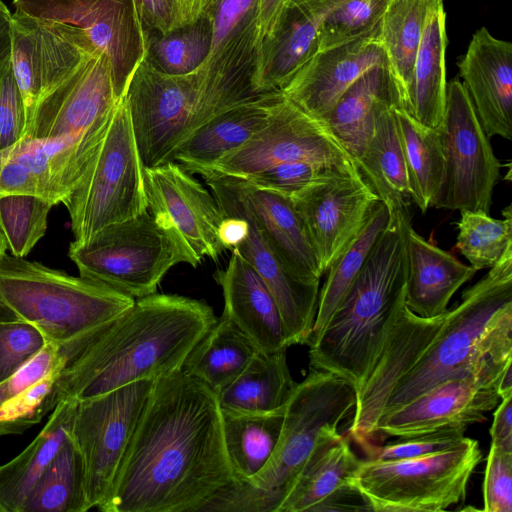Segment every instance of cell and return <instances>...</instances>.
<instances>
[{
    "mask_svg": "<svg viewBox=\"0 0 512 512\" xmlns=\"http://www.w3.org/2000/svg\"><path fill=\"white\" fill-rule=\"evenodd\" d=\"M217 395L183 369L154 382L104 512H196L234 480Z\"/></svg>",
    "mask_w": 512,
    "mask_h": 512,
    "instance_id": "1",
    "label": "cell"
},
{
    "mask_svg": "<svg viewBox=\"0 0 512 512\" xmlns=\"http://www.w3.org/2000/svg\"><path fill=\"white\" fill-rule=\"evenodd\" d=\"M216 322L201 300L157 293L135 299L117 317L58 346L62 401L94 398L181 369Z\"/></svg>",
    "mask_w": 512,
    "mask_h": 512,
    "instance_id": "2",
    "label": "cell"
},
{
    "mask_svg": "<svg viewBox=\"0 0 512 512\" xmlns=\"http://www.w3.org/2000/svg\"><path fill=\"white\" fill-rule=\"evenodd\" d=\"M409 209L389 213L386 228L328 325L309 341L310 368L361 387L405 306Z\"/></svg>",
    "mask_w": 512,
    "mask_h": 512,
    "instance_id": "3",
    "label": "cell"
},
{
    "mask_svg": "<svg viewBox=\"0 0 512 512\" xmlns=\"http://www.w3.org/2000/svg\"><path fill=\"white\" fill-rule=\"evenodd\" d=\"M511 359L512 247L448 309L431 345L389 393L379 420L450 377Z\"/></svg>",
    "mask_w": 512,
    "mask_h": 512,
    "instance_id": "4",
    "label": "cell"
},
{
    "mask_svg": "<svg viewBox=\"0 0 512 512\" xmlns=\"http://www.w3.org/2000/svg\"><path fill=\"white\" fill-rule=\"evenodd\" d=\"M0 300L57 346L117 317L135 299L104 284L6 252Z\"/></svg>",
    "mask_w": 512,
    "mask_h": 512,
    "instance_id": "5",
    "label": "cell"
},
{
    "mask_svg": "<svg viewBox=\"0 0 512 512\" xmlns=\"http://www.w3.org/2000/svg\"><path fill=\"white\" fill-rule=\"evenodd\" d=\"M68 256L80 276L134 299L152 295L175 265L201 260L176 228L149 210L98 232L85 243L71 242Z\"/></svg>",
    "mask_w": 512,
    "mask_h": 512,
    "instance_id": "6",
    "label": "cell"
},
{
    "mask_svg": "<svg viewBox=\"0 0 512 512\" xmlns=\"http://www.w3.org/2000/svg\"><path fill=\"white\" fill-rule=\"evenodd\" d=\"M143 170L123 97L84 173L62 202L75 242L85 243L106 227L148 210Z\"/></svg>",
    "mask_w": 512,
    "mask_h": 512,
    "instance_id": "7",
    "label": "cell"
},
{
    "mask_svg": "<svg viewBox=\"0 0 512 512\" xmlns=\"http://www.w3.org/2000/svg\"><path fill=\"white\" fill-rule=\"evenodd\" d=\"M481 460L478 441L464 436L455 446L425 456L360 459L350 482L368 511H444L465 499Z\"/></svg>",
    "mask_w": 512,
    "mask_h": 512,
    "instance_id": "8",
    "label": "cell"
},
{
    "mask_svg": "<svg viewBox=\"0 0 512 512\" xmlns=\"http://www.w3.org/2000/svg\"><path fill=\"white\" fill-rule=\"evenodd\" d=\"M355 404L356 389L349 381L310 368L286 404L281 432L270 460L249 481L284 499L319 440L328 432L338 430Z\"/></svg>",
    "mask_w": 512,
    "mask_h": 512,
    "instance_id": "9",
    "label": "cell"
},
{
    "mask_svg": "<svg viewBox=\"0 0 512 512\" xmlns=\"http://www.w3.org/2000/svg\"><path fill=\"white\" fill-rule=\"evenodd\" d=\"M124 98L144 167L166 162L182 141L214 117L201 97L195 71L167 74L145 57Z\"/></svg>",
    "mask_w": 512,
    "mask_h": 512,
    "instance_id": "10",
    "label": "cell"
},
{
    "mask_svg": "<svg viewBox=\"0 0 512 512\" xmlns=\"http://www.w3.org/2000/svg\"><path fill=\"white\" fill-rule=\"evenodd\" d=\"M437 131L444 174L431 207L489 214L501 165L458 79L447 83L444 117Z\"/></svg>",
    "mask_w": 512,
    "mask_h": 512,
    "instance_id": "11",
    "label": "cell"
},
{
    "mask_svg": "<svg viewBox=\"0 0 512 512\" xmlns=\"http://www.w3.org/2000/svg\"><path fill=\"white\" fill-rule=\"evenodd\" d=\"M154 382L137 381L76 400L71 437L82 455L89 509L99 510L107 500Z\"/></svg>",
    "mask_w": 512,
    "mask_h": 512,
    "instance_id": "12",
    "label": "cell"
},
{
    "mask_svg": "<svg viewBox=\"0 0 512 512\" xmlns=\"http://www.w3.org/2000/svg\"><path fill=\"white\" fill-rule=\"evenodd\" d=\"M212 23L208 54L195 70L201 97L214 114L259 95L252 78L261 33L258 0H206Z\"/></svg>",
    "mask_w": 512,
    "mask_h": 512,
    "instance_id": "13",
    "label": "cell"
},
{
    "mask_svg": "<svg viewBox=\"0 0 512 512\" xmlns=\"http://www.w3.org/2000/svg\"><path fill=\"white\" fill-rule=\"evenodd\" d=\"M293 161L358 168L322 121L301 110L280 92L265 126L245 144L203 171L245 178L273 165Z\"/></svg>",
    "mask_w": 512,
    "mask_h": 512,
    "instance_id": "14",
    "label": "cell"
},
{
    "mask_svg": "<svg viewBox=\"0 0 512 512\" xmlns=\"http://www.w3.org/2000/svg\"><path fill=\"white\" fill-rule=\"evenodd\" d=\"M512 359L468 369L446 379L378 421L374 446L389 438H410L486 420L501 400L499 385ZM370 449V448H369Z\"/></svg>",
    "mask_w": 512,
    "mask_h": 512,
    "instance_id": "15",
    "label": "cell"
},
{
    "mask_svg": "<svg viewBox=\"0 0 512 512\" xmlns=\"http://www.w3.org/2000/svg\"><path fill=\"white\" fill-rule=\"evenodd\" d=\"M16 11L70 27L110 62L119 99L146 55V35L133 0H14Z\"/></svg>",
    "mask_w": 512,
    "mask_h": 512,
    "instance_id": "16",
    "label": "cell"
},
{
    "mask_svg": "<svg viewBox=\"0 0 512 512\" xmlns=\"http://www.w3.org/2000/svg\"><path fill=\"white\" fill-rule=\"evenodd\" d=\"M324 274L380 201L358 168L324 169L290 196Z\"/></svg>",
    "mask_w": 512,
    "mask_h": 512,
    "instance_id": "17",
    "label": "cell"
},
{
    "mask_svg": "<svg viewBox=\"0 0 512 512\" xmlns=\"http://www.w3.org/2000/svg\"><path fill=\"white\" fill-rule=\"evenodd\" d=\"M120 100L108 57L94 51L41 96L24 138L101 135Z\"/></svg>",
    "mask_w": 512,
    "mask_h": 512,
    "instance_id": "18",
    "label": "cell"
},
{
    "mask_svg": "<svg viewBox=\"0 0 512 512\" xmlns=\"http://www.w3.org/2000/svg\"><path fill=\"white\" fill-rule=\"evenodd\" d=\"M94 51L98 50L70 27L18 11L12 14L11 66L24 101L26 130L41 96Z\"/></svg>",
    "mask_w": 512,
    "mask_h": 512,
    "instance_id": "19",
    "label": "cell"
},
{
    "mask_svg": "<svg viewBox=\"0 0 512 512\" xmlns=\"http://www.w3.org/2000/svg\"><path fill=\"white\" fill-rule=\"evenodd\" d=\"M199 174L212 192L223 194L251 217L290 272L303 281L320 282L319 261L290 196L257 188L243 178L213 171Z\"/></svg>",
    "mask_w": 512,
    "mask_h": 512,
    "instance_id": "20",
    "label": "cell"
},
{
    "mask_svg": "<svg viewBox=\"0 0 512 512\" xmlns=\"http://www.w3.org/2000/svg\"><path fill=\"white\" fill-rule=\"evenodd\" d=\"M148 210L168 220L195 254L217 261L226 250L219 238L224 215L213 196L180 164L144 167Z\"/></svg>",
    "mask_w": 512,
    "mask_h": 512,
    "instance_id": "21",
    "label": "cell"
},
{
    "mask_svg": "<svg viewBox=\"0 0 512 512\" xmlns=\"http://www.w3.org/2000/svg\"><path fill=\"white\" fill-rule=\"evenodd\" d=\"M379 29L319 50L280 90L310 116L322 121L344 92L362 75L387 66Z\"/></svg>",
    "mask_w": 512,
    "mask_h": 512,
    "instance_id": "22",
    "label": "cell"
},
{
    "mask_svg": "<svg viewBox=\"0 0 512 512\" xmlns=\"http://www.w3.org/2000/svg\"><path fill=\"white\" fill-rule=\"evenodd\" d=\"M480 125L491 138L512 139V44L481 27L458 63Z\"/></svg>",
    "mask_w": 512,
    "mask_h": 512,
    "instance_id": "23",
    "label": "cell"
},
{
    "mask_svg": "<svg viewBox=\"0 0 512 512\" xmlns=\"http://www.w3.org/2000/svg\"><path fill=\"white\" fill-rule=\"evenodd\" d=\"M212 194L224 217H241L248 222L247 236L234 249L251 264L271 291L290 344H308L317 313L320 282L310 283L296 277L272 251L250 216L223 194Z\"/></svg>",
    "mask_w": 512,
    "mask_h": 512,
    "instance_id": "24",
    "label": "cell"
},
{
    "mask_svg": "<svg viewBox=\"0 0 512 512\" xmlns=\"http://www.w3.org/2000/svg\"><path fill=\"white\" fill-rule=\"evenodd\" d=\"M338 0H287L278 25L261 40L252 78L255 93L280 91L319 51L320 27Z\"/></svg>",
    "mask_w": 512,
    "mask_h": 512,
    "instance_id": "25",
    "label": "cell"
},
{
    "mask_svg": "<svg viewBox=\"0 0 512 512\" xmlns=\"http://www.w3.org/2000/svg\"><path fill=\"white\" fill-rule=\"evenodd\" d=\"M359 462L347 437L338 430L328 432L300 469L278 512L365 510L355 503L363 500L350 482Z\"/></svg>",
    "mask_w": 512,
    "mask_h": 512,
    "instance_id": "26",
    "label": "cell"
},
{
    "mask_svg": "<svg viewBox=\"0 0 512 512\" xmlns=\"http://www.w3.org/2000/svg\"><path fill=\"white\" fill-rule=\"evenodd\" d=\"M222 288L223 316L252 342L258 352L287 350L290 340L278 305L257 271L236 249L225 269L213 274Z\"/></svg>",
    "mask_w": 512,
    "mask_h": 512,
    "instance_id": "27",
    "label": "cell"
},
{
    "mask_svg": "<svg viewBox=\"0 0 512 512\" xmlns=\"http://www.w3.org/2000/svg\"><path fill=\"white\" fill-rule=\"evenodd\" d=\"M279 93L259 94L219 112L182 141L167 161L190 173L211 168L265 126Z\"/></svg>",
    "mask_w": 512,
    "mask_h": 512,
    "instance_id": "28",
    "label": "cell"
},
{
    "mask_svg": "<svg viewBox=\"0 0 512 512\" xmlns=\"http://www.w3.org/2000/svg\"><path fill=\"white\" fill-rule=\"evenodd\" d=\"M406 307L429 318L444 313L456 291L476 274L450 252L427 241L411 226L406 231Z\"/></svg>",
    "mask_w": 512,
    "mask_h": 512,
    "instance_id": "29",
    "label": "cell"
},
{
    "mask_svg": "<svg viewBox=\"0 0 512 512\" xmlns=\"http://www.w3.org/2000/svg\"><path fill=\"white\" fill-rule=\"evenodd\" d=\"M446 11L441 0L429 13L413 64L405 110L421 124L437 129L446 105Z\"/></svg>",
    "mask_w": 512,
    "mask_h": 512,
    "instance_id": "30",
    "label": "cell"
},
{
    "mask_svg": "<svg viewBox=\"0 0 512 512\" xmlns=\"http://www.w3.org/2000/svg\"><path fill=\"white\" fill-rule=\"evenodd\" d=\"M387 101L403 109L387 66H377L357 79L322 119L355 163L371 136L379 105Z\"/></svg>",
    "mask_w": 512,
    "mask_h": 512,
    "instance_id": "31",
    "label": "cell"
},
{
    "mask_svg": "<svg viewBox=\"0 0 512 512\" xmlns=\"http://www.w3.org/2000/svg\"><path fill=\"white\" fill-rule=\"evenodd\" d=\"M392 101L379 105L371 136L356 161L358 170L389 213L408 209L411 201ZM401 108V107H400Z\"/></svg>",
    "mask_w": 512,
    "mask_h": 512,
    "instance_id": "32",
    "label": "cell"
},
{
    "mask_svg": "<svg viewBox=\"0 0 512 512\" xmlns=\"http://www.w3.org/2000/svg\"><path fill=\"white\" fill-rule=\"evenodd\" d=\"M76 400L61 401L35 439L0 465V512H20L26 498L68 439Z\"/></svg>",
    "mask_w": 512,
    "mask_h": 512,
    "instance_id": "33",
    "label": "cell"
},
{
    "mask_svg": "<svg viewBox=\"0 0 512 512\" xmlns=\"http://www.w3.org/2000/svg\"><path fill=\"white\" fill-rule=\"evenodd\" d=\"M297 382L291 376L286 350L257 352L241 374L219 394L221 411L272 413L285 409Z\"/></svg>",
    "mask_w": 512,
    "mask_h": 512,
    "instance_id": "34",
    "label": "cell"
},
{
    "mask_svg": "<svg viewBox=\"0 0 512 512\" xmlns=\"http://www.w3.org/2000/svg\"><path fill=\"white\" fill-rule=\"evenodd\" d=\"M257 352L235 324L222 315L190 351L182 369L217 395L241 374Z\"/></svg>",
    "mask_w": 512,
    "mask_h": 512,
    "instance_id": "35",
    "label": "cell"
},
{
    "mask_svg": "<svg viewBox=\"0 0 512 512\" xmlns=\"http://www.w3.org/2000/svg\"><path fill=\"white\" fill-rule=\"evenodd\" d=\"M441 0H392L379 24L378 38L403 109L416 53L431 10Z\"/></svg>",
    "mask_w": 512,
    "mask_h": 512,
    "instance_id": "36",
    "label": "cell"
},
{
    "mask_svg": "<svg viewBox=\"0 0 512 512\" xmlns=\"http://www.w3.org/2000/svg\"><path fill=\"white\" fill-rule=\"evenodd\" d=\"M388 221L389 211L384 203L378 201L358 234L328 267L326 279L319 290L310 340L320 335L342 304Z\"/></svg>",
    "mask_w": 512,
    "mask_h": 512,
    "instance_id": "37",
    "label": "cell"
},
{
    "mask_svg": "<svg viewBox=\"0 0 512 512\" xmlns=\"http://www.w3.org/2000/svg\"><path fill=\"white\" fill-rule=\"evenodd\" d=\"M284 411H221L225 450L235 479H252L266 466L279 439Z\"/></svg>",
    "mask_w": 512,
    "mask_h": 512,
    "instance_id": "38",
    "label": "cell"
},
{
    "mask_svg": "<svg viewBox=\"0 0 512 512\" xmlns=\"http://www.w3.org/2000/svg\"><path fill=\"white\" fill-rule=\"evenodd\" d=\"M411 201L425 213L443 179L444 155L437 129L425 126L406 110L395 109Z\"/></svg>",
    "mask_w": 512,
    "mask_h": 512,
    "instance_id": "39",
    "label": "cell"
},
{
    "mask_svg": "<svg viewBox=\"0 0 512 512\" xmlns=\"http://www.w3.org/2000/svg\"><path fill=\"white\" fill-rule=\"evenodd\" d=\"M89 510L82 455L70 436L23 503L20 512Z\"/></svg>",
    "mask_w": 512,
    "mask_h": 512,
    "instance_id": "40",
    "label": "cell"
},
{
    "mask_svg": "<svg viewBox=\"0 0 512 512\" xmlns=\"http://www.w3.org/2000/svg\"><path fill=\"white\" fill-rule=\"evenodd\" d=\"M212 37V23L203 10L194 21L168 33L146 37L145 58L160 71L183 75L194 72L205 60Z\"/></svg>",
    "mask_w": 512,
    "mask_h": 512,
    "instance_id": "41",
    "label": "cell"
},
{
    "mask_svg": "<svg viewBox=\"0 0 512 512\" xmlns=\"http://www.w3.org/2000/svg\"><path fill=\"white\" fill-rule=\"evenodd\" d=\"M502 215L503 219H494L483 212H460L455 248L477 271L494 266L512 247L511 205Z\"/></svg>",
    "mask_w": 512,
    "mask_h": 512,
    "instance_id": "42",
    "label": "cell"
},
{
    "mask_svg": "<svg viewBox=\"0 0 512 512\" xmlns=\"http://www.w3.org/2000/svg\"><path fill=\"white\" fill-rule=\"evenodd\" d=\"M54 204L40 196L8 194L0 197V229L16 257H26L45 235Z\"/></svg>",
    "mask_w": 512,
    "mask_h": 512,
    "instance_id": "43",
    "label": "cell"
},
{
    "mask_svg": "<svg viewBox=\"0 0 512 512\" xmlns=\"http://www.w3.org/2000/svg\"><path fill=\"white\" fill-rule=\"evenodd\" d=\"M62 365L0 404V437L22 434L62 401L58 374Z\"/></svg>",
    "mask_w": 512,
    "mask_h": 512,
    "instance_id": "44",
    "label": "cell"
},
{
    "mask_svg": "<svg viewBox=\"0 0 512 512\" xmlns=\"http://www.w3.org/2000/svg\"><path fill=\"white\" fill-rule=\"evenodd\" d=\"M392 0H338L323 20L319 50L379 29L380 19Z\"/></svg>",
    "mask_w": 512,
    "mask_h": 512,
    "instance_id": "45",
    "label": "cell"
},
{
    "mask_svg": "<svg viewBox=\"0 0 512 512\" xmlns=\"http://www.w3.org/2000/svg\"><path fill=\"white\" fill-rule=\"evenodd\" d=\"M46 344L43 333L29 322L0 323V382L17 372Z\"/></svg>",
    "mask_w": 512,
    "mask_h": 512,
    "instance_id": "46",
    "label": "cell"
},
{
    "mask_svg": "<svg viewBox=\"0 0 512 512\" xmlns=\"http://www.w3.org/2000/svg\"><path fill=\"white\" fill-rule=\"evenodd\" d=\"M282 497L256 487L249 480L234 479L211 495L196 512H278Z\"/></svg>",
    "mask_w": 512,
    "mask_h": 512,
    "instance_id": "47",
    "label": "cell"
},
{
    "mask_svg": "<svg viewBox=\"0 0 512 512\" xmlns=\"http://www.w3.org/2000/svg\"><path fill=\"white\" fill-rule=\"evenodd\" d=\"M466 428H449L410 438H402L385 445L372 446L366 451L368 459L395 460L433 454L458 444Z\"/></svg>",
    "mask_w": 512,
    "mask_h": 512,
    "instance_id": "48",
    "label": "cell"
},
{
    "mask_svg": "<svg viewBox=\"0 0 512 512\" xmlns=\"http://www.w3.org/2000/svg\"><path fill=\"white\" fill-rule=\"evenodd\" d=\"M26 125L24 101L10 61L0 70V150L21 141L25 136Z\"/></svg>",
    "mask_w": 512,
    "mask_h": 512,
    "instance_id": "49",
    "label": "cell"
},
{
    "mask_svg": "<svg viewBox=\"0 0 512 512\" xmlns=\"http://www.w3.org/2000/svg\"><path fill=\"white\" fill-rule=\"evenodd\" d=\"M483 499L482 511H512V452L492 444L486 460Z\"/></svg>",
    "mask_w": 512,
    "mask_h": 512,
    "instance_id": "50",
    "label": "cell"
},
{
    "mask_svg": "<svg viewBox=\"0 0 512 512\" xmlns=\"http://www.w3.org/2000/svg\"><path fill=\"white\" fill-rule=\"evenodd\" d=\"M326 168L329 167L306 161L284 162L243 179L257 188L291 196Z\"/></svg>",
    "mask_w": 512,
    "mask_h": 512,
    "instance_id": "51",
    "label": "cell"
},
{
    "mask_svg": "<svg viewBox=\"0 0 512 512\" xmlns=\"http://www.w3.org/2000/svg\"><path fill=\"white\" fill-rule=\"evenodd\" d=\"M60 364L59 347L47 342L43 349L29 362L0 382V404L34 384Z\"/></svg>",
    "mask_w": 512,
    "mask_h": 512,
    "instance_id": "52",
    "label": "cell"
},
{
    "mask_svg": "<svg viewBox=\"0 0 512 512\" xmlns=\"http://www.w3.org/2000/svg\"><path fill=\"white\" fill-rule=\"evenodd\" d=\"M146 35L165 34L183 25L178 0H133Z\"/></svg>",
    "mask_w": 512,
    "mask_h": 512,
    "instance_id": "53",
    "label": "cell"
},
{
    "mask_svg": "<svg viewBox=\"0 0 512 512\" xmlns=\"http://www.w3.org/2000/svg\"><path fill=\"white\" fill-rule=\"evenodd\" d=\"M490 428L491 444L512 452V395L501 399Z\"/></svg>",
    "mask_w": 512,
    "mask_h": 512,
    "instance_id": "54",
    "label": "cell"
},
{
    "mask_svg": "<svg viewBox=\"0 0 512 512\" xmlns=\"http://www.w3.org/2000/svg\"><path fill=\"white\" fill-rule=\"evenodd\" d=\"M287 0H258V20L261 38L275 31Z\"/></svg>",
    "mask_w": 512,
    "mask_h": 512,
    "instance_id": "55",
    "label": "cell"
},
{
    "mask_svg": "<svg viewBox=\"0 0 512 512\" xmlns=\"http://www.w3.org/2000/svg\"><path fill=\"white\" fill-rule=\"evenodd\" d=\"M248 222L241 217L226 216L219 227V238L225 249H234L247 236Z\"/></svg>",
    "mask_w": 512,
    "mask_h": 512,
    "instance_id": "56",
    "label": "cell"
},
{
    "mask_svg": "<svg viewBox=\"0 0 512 512\" xmlns=\"http://www.w3.org/2000/svg\"><path fill=\"white\" fill-rule=\"evenodd\" d=\"M12 14L0 0V70L11 61Z\"/></svg>",
    "mask_w": 512,
    "mask_h": 512,
    "instance_id": "57",
    "label": "cell"
},
{
    "mask_svg": "<svg viewBox=\"0 0 512 512\" xmlns=\"http://www.w3.org/2000/svg\"><path fill=\"white\" fill-rule=\"evenodd\" d=\"M206 0H178L182 24L196 20L202 13Z\"/></svg>",
    "mask_w": 512,
    "mask_h": 512,
    "instance_id": "58",
    "label": "cell"
},
{
    "mask_svg": "<svg viewBox=\"0 0 512 512\" xmlns=\"http://www.w3.org/2000/svg\"><path fill=\"white\" fill-rule=\"evenodd\" d=\"M21 320L8 306L0 300V323Z\"/></svg>",
    "mask_w": 512,
    "mask_h": 512,
    "instance_id": "59",
    "label": "cell"
},
{
    "mask_svg": "<svg viewBox=\"0 0 512 512\" xmlns=\"http://www.w3.org/2000/svg\"><path fill=\"white\" fill-rule=\"evenodd\" d=\"M7 249H8V247H7L6 240H5L4 235L0 229V255L5 253Z\"/></svg>",
    "mask_w": 512,
    "mask_h": 512,
    "instance_id": "60",
    "label": "cell"
}]
</instances>
